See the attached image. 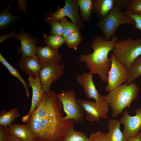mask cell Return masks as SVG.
Wrapping results in <instances>:
<instances>
[{
  "mask_svg": "<svg viewBox=\"0 0 141 141\" xmlns=\"http://www.w3.org/2000/svg\"><path fill=\"white\" fill-rule=\"evenodd\" d=\"M16 33L14 31H13L8 34L2 35L0 37V43L5 40L9 37L15 38L16 34Z\"/></svg>",
  "mask_w": 141,
  "mask_h": 141,
  "instance_id": "cell-35",
  "label": "cell"
},
{
  "mask_svg": "<svg viewBox=\"0 0 141 141\" xmlns=\"http://www.w3.org/2000/svg\"><path fill=\"white\" fill-rule=\"evenodd\" d=\"M93 10L100 19L106 16L117 5V0H94Z\"/></svg>",
  "mask_w": 141,
  "mask_h": 141,
  "instance_id": "cell-17",
  "label": "cell"
},
{
  "mask_svg": "<svg viewBox=\"0 0 141 141\" xmlns=\"http://www.w3.org/2000/svg\"><path fill=\"white\" fill-rule=\"evenodd\" d=\"M8 141H24L10 134Z\"/></svg>",
  "mask_w": 141,
  "mask_h": 141,
  "instance_id": "cell-38",
  "label": "cell"
},
{
  "mask_svg": "<svg viewBox=\"0 0 141 141\" xmlns=\"http://www.w3.org/2000/svg\"><path fill=\"white\" fill-rule=\"evenodd\" d=\"M139 91V86L133 82L129 85L125 83L109 91L105 98L111 108L112 117H118L126 108H130L132 102L137 98Z\"/></svg>",
  "mask_w": 141,
  "mask_h": 141,
  "instance_id": "cell-3",
  "label": "cell"
},
{
  "mask_svg": "<svg viewBox=\"0 0 141 141\" xmlns=\"http://www.w3.org/2000/svg\"><path fill=\"white\" fill-rule=\"evenodd\" d=\"M58 21L61 23L63 28V37L65 39L73 33L80 31V28L72 22L68 21L66 17L60 19Z\"/></svg>",
  "mask_w": 141,
  "mask_h": 141,
  "instance_id": "cell-27",
  "label": "cell"
},
{
  "mask_svg": "<svg viewBox=\"0 0 141 141\" xmlns=\"http://www.w3.org/2000/svg\"><path fill=\"white\" fill-rule=\"evenodd\" d=\"M10 134L8 127L0 125V141H8Z\"/></svg>",
  "mask_w": 141,
  "mask_h": 141,
  "instance_id": "cell-33",
  "label": "cell"
},
{
  "mask_svg": "<svg viewBox=\"0 0 141 141\" xmlns=\"http://www.w3.org/2000/svg\"><path fill=\"white\" fill-rule=\"evenodd\" d=\"M56 96L62 103L64 111L66 114L64 119H73L76 123H83L85 117L84 111L77 102L74 90L61 91L56 94Z\"/></svg>",
  "mask_w": 141,
  "mask_h": 141,
  "instance_id": "cell-6",
  "label": "cell"
},
{
  "mask_svg": "<svg viewBox=\"0 0 141 141\" xmlns=\"http://www.w3.org/2000/svg\"><path fill=\"white\" fill-rule=\"evenodd\" d=\"M43 40L47 45L51 48L58 50L59 48L65 43V39L63 36L57 35H43Z\"/></svg>",
  "mask_w": 141,
  "mask_h": 141,
  "instance_id": "cell-23",
  "label": "cell"
},
{
  "mask_svg": "<svg viewBox=\"0 0 141 141\" xmlns=\"http://www.w3.org/2000/svg\"><path fill=\"white\" fill-rule=\"evenodd\" d=\"M121 124L119 120L112 119H109L108 133L110 141H128V138L121 130Z\"/></svg>",
  "mask_w": 141,
  "mask_h": 141,
  "instance_id": "cell-19",
  "label": "cell"
},
{
  "mask_svg": "<svg viewBox=\"0 0 141 141\" xmlns=\"http://www.w3.org/2000/svg\"><path fill=\"white\" fill-rule=\"evenodd\" d=\"M135 111L136 115L131 116L128 114L127 108H126L119 120L124 125L122 132L128 138L136 136L141 130V107L137 108Z\"/></svg>",
  "mask_w": 141,
  "mask_h": 141,
  "instance_id": "cell-11",
  "label": "cell"
},
{
  "mask_svg": "<svg viewBox=\"0 0 141 141\" xmlns=\"http://www.w3.org/2000/svg\"><path fill=\"white\" fill-rule=\"evenodd\" d=\"M87 136L82 131H77L73 126L67 129L64 133L63 141H89Z\"/></svg>",
  "mask_w": 141,
  "mask_h": 141,
  "instance_id": "cell-22",
  "label": "cell"
},
{
  "mask_svg": "<svg viewBox=\"0 0 141 141\" xmlns=\"http://www.w3.org/2000/svg\"></svg>",
  "mask_w": 141,
  "mask_h": 141,
  "instance_id": "cell-40",
  "label": "cell"
},
{
  "mask_svg": "<svg viewBox=\"0 0 141 141\" xmlns=\"http://www.w3.org/2000/svg\"><path fill=\"white\" fill-rule=\"evenodd\" d=\"M21 70L28 76L36 77L39 76L43 66L36 55L29 57L22 56L18 60Z\"/></svg>",
  "mask_w": 141,
  "mask_h": 141,
  "instance_id": "cell-15",
  "label": "cell"
},
{
  "mask_svg": "<svg viewBox=\"0 0 141 141\" xmlns=\"http://www.w3.org/2000/svg\"><path fill=\"white\" fill-rule=\"evenodd\" d=\"M111 61L110 69L108 73V84L105 90L110 91L127 81L128 70L115 58L113 54L110 57Z\"/></svg>",
  "mask_w": 141,
  "mask_h": 141,
  "instance_id": "cell-8",
  "label": "cell"
},
{
  "mask_svg": "<svg viewBox=\"0 0 141 141\" xmlns=\"http://www.w3.org/2000/svg\"><path fill=\"white\" fill-rule=\"evenodd\" d=\"M89 141H110L108 133H104L98 130L95 132L91 133L89 135Z\"/></svg>",
  "mask_w": 141,
  "mask_h": 141,
  "instance_id": "cell-31",
  "label": "cell"
},
{
  "mask_svg": "<svg viewBox=\"0 0 141 141\" xmlns=\"http://www.w3.org/2000/svg\"><path fill=\"white\" fill-rule=\"evenodd\" d=\"M20 115V113L15 108L11 109L7 112L4 110L1 111L0 125L8 127Z\"/></svg>",
  "mask_w": 141,
  "mask_h": 141,
  "instance_id": "cell-20",
  "label": "cell"
},
{
  "mask_svg": "<svg viewBox=\"0 0 141 141\" xmlns=\"http://www.w3.org/2000/svg\"><path fill=\"white\" fill-rule=\"evenodd\" d=\"M64 64L60 63L47 65L43 66L39 75L44 92L48 93L51 91L52 84L61 77L64 73Z\"/></svg>",
  "mask_w": 141,
  "mask_h": 141,
  "instance_id": "cell-10",
  "label": "cell"
},
{
  "mask_svg": "<svg viewBox=\"0 0 141 141\" xmlns=\"http://www.w3.org/2000/svg\"><path fill=\"white\" fill-rule=\"evenodd\" d=\"M65 39V43L69 48L77 50V46L79 45L83 38L82 34L79 31L73 33Z\"/></svg>",
  "mask_w": 141,
  "mask_h": 141,
  "instance_id": "cell-28",
  "label": "cell"
},
{
  "mask_svg": "<svg viewBox=\"0 0 141 141\" xmlns=\"http://www.w3.org/2000/svg\"><path fill=\"white\" fill-rule=\"evenodd\" d=\"M79 8L77 0H66L64 7L62 8L59 7L56 11L50 12L46 21L50 19L58 21L67 16L71 19L72 22L79 27H83V24L78 12Z\"/></svg>",
  "mask_w": 141,
  "mask_h": 141,
  "instance_id": "cell-9",
  "label": "cell"
},
{
  "mask_svg": "<svg viewBox=\"0 0 141 141\" xmlns=\"http://www.w3.org/2000/svg\"><path fill=\"white\" fill-rule=\"evenodd\" d=\"M123 12L134 21L135 28L141 31V12L137 14L133 13L127 11H124Z\"/></svg>",
  "mask_w": 141,
  "mask_h": 141,
  "instance_id": "cell-32",
  "label": "cell"
},
{
  "mask_svg": "<svg viewBox=\"0 0 141 141\" xmlns=\"http://www.w3.org/2000/svg\"><path fill=\"white\" fill-rule=\"evenodd\" d=\"M125 24L134 25L135 23L119 6L116 5L106 16L96 24L95 26L101 30L106 39L109 40L115 36L118 28Z\"/></svg>",
  "mask_w": 141,
  "mask_h": 141,
  "instance_id": "cell-5",
  "label": "cell"
},
{
  "mask_svg": "<svg viewBox=\"0 0 141 141\" xmlns=\"http://www.w3.org/2000/svg\"><path fill=\"white\" fill-rule=\"evenodd\" d=\"M128 71L129 77L126 82L127 85L133 82L141 75V55L134 60Z\"/></svg>",
  "mask_w": 141,
  "mask_h": 141,
  "instance_id": "cell-24",
  "label": "cell"
},
{
  "mask_svg": "<svg viewBox=\"0 0 141 141\" xmlns=\"http://www.w3.org/2000/svg\"><path fill=\"white\" fill-rule=\"evenodd\" d=\"M34 141H40L36 139V140H34Z\"/></svg>",
  "mask_w": 141,
  "mask_h": 141,
  "instance_id": "cell-39",
  "label": "cell"
},
{
  "mask_svg": "<svg viewBox=\"0 0 141 141\" xmlns=\"http://www.w3.org/2000/svg\"><path fill=\"white\" fill-rule=\"evenodd\" d=\"M51 27V34L63 36V28L60 22L53 19H50L46 21Z\"/></svg>",
  "mask_w": 141,
  "mask_h": 141,
  "instance_id": "cell-29",
  "label": "cell"
},
{
  "mask_svg": "<svg viewBox=\"0 0 141 141\" xmlns=\"http://www.w3.org/2000/svg\"><path fill=\"white\" fill-rule=\"evenodd\" d=\"M128 141H141V130L136 136L128 138Z\"/></svg>",
  "mask_w": 141,
  "mask_h": 141,
  "instance_id": "cell-37",
  "label": "cell"
},
{
  "mask_svg": "<svg viewBox=\"0 0 141 141\" xmlns=\"http://www.w3.org/2000/svg\"><path fill=\"white\" fill-rule=\"evenodd\" d=\"M19 39L21 46L17 53L21 54L24 57H29L37 55V46L35 44L37 41L26 32H20L16 34L14 38Z\"/></svg>",
  "mask_w": 141,
  "mask_h": 141,
  "instance_id": "cell-14",
  "label": "cell"
},
{
  "mask_svg": "<svg viewBox=\"0 0 141 141\" xmlns=\"http://www.w3.org/2000/svg\"><path fill=\"white\" fill-rule=\"evenodd\" d=\"M130 0H117V5L124 9L128 5Z\"/></svg>",
  "mask_w": 141,
  "mask_h": 141,
  "instance_id": "cell-36",
  "label": "cell"
},
{
  "mask_svg": "<svg viewBox=\"0 0 141 141\" xmlns=\"http://www.w3.org/2000/svg\"><path fill=\"white\" fill-rule=\"evenodd\" d=\"M37 55L42 66L60 63L61 56L58 51L47 45L37 46Z\"/></svg>",
  "mask_w": 141,
  "mask_h": 141,
  "instance_id": "cell-16",
  "label": "cell"
},
{
  "mask_svg": "<svg viewBox=\"0 0 141 141\" xmlns=\"http://www.w3.org/2000/svg\"><path fill=\"white\" fill-rule=\"evenodd\" d=\"M93 74L89 72L76 76L77 81L84 88L85 94L88 99H94L95 102H100L105 101V96L102 95L96 88L93 82Z\"/></svg>",
  "mask_w": 141,
  "mask_h": 141,
  "instance_id": "cell-12",
  "label": "cell"
},
{
  "mask_svg": "<svg viewBox=\"0 0 141 141\" xmlns=\"http://www.w3.org/2000/svg\"><path fill=\"white\" fill-rule=\"evenodd\" d=\"M27 2V0H18L17 3V10H21L24 14H26V8Z\"/></svg>",
  "mask_w": 141,
  "mask_h": 141,
  "instance_id": "cell-34",
  "label": "cell"
},
{
  "mask_svg": "<svg viewBox=\"0 0 141 141\" xmlns=\"http://www.w3.org/2000/svg\"><path fill=\"white\" fill-rule=\"evenodd\" d=\"M80 14L84 20L88 22L92 20L91 14L93 8L92 0H77Z\"/></svg>",
  "mask_w": 141,
  "mask_h": 141,
  "instance_id": "cell-21",
  "label": "cell"
},
{
  "mask_svg": "<svg viewBox=\"0 0 141 141\" xmlns=\"http://www.w3.org/2000/svg\"><path fill=\"white\" fill-rule=\"evenodd\" d=\"M0 61L8 69L10 74L18 79L22 83L26 91L27 96L29 98L30 95L28 86L26 83L19 73L18 70L9 64L5 59L0 54Z\"/></svg>",
  "mask_w": 141,
  "mask_h": 141,
  "instance_id": "cell-25",
  "label": "cell"
},
{
  "mask_svg": "<svg viewBox=\"0 0 141 141\" xmlns=\"http://www.w3.org/2000/svg\"><path fill=\"white\" fill-rule=\"evenodd\" d=\"M86 114V119L90 122L98 121L101 119L108 118L107 115L109 106L105 100L98 102L85 99L77 100Z\"/></svg>",
  "mask_w": 141,
  "mask_h": 141,
  "instance_id": "cell-7",
  "label": "cell"
},
{
  "mask_svg": "<svg viewBox=\"0 0 141 141\" xmlns=\"http://www.w3.org/2000/svg\"><path fill=\"white\" fill-rule=\"evenodd\" d=\"M62 104L53 91L44 92L26 124L36 139L40 141H62L66 130L73 126V119H64Z\"/></svg>",
  "mask_w": 141,
  "mask_h": 141,
  "instance_id": "cell-1",
  "label": "cell"
},
{
  "mask_svg": "<svg viewBox=\"0 0 141 141\" xmlns=\"http://www.w3.org/2000/svg\"><path fill=\"white\" fill-rule=\"evenodd\" d=\"M113 51L116 59L129 70L134 60L141 55V38L134 40L129 38L118 41Z\"/></svg>",
  "mask_w": 141,
  "mask_h": 141,
  "instance_id": "cell-4",
  "label": "cell"
},
{
  "mask_svg": "<svg viewBox=\"0 0 141 141\" xmlns=\"http://www.w3.org/2000/svg\"><path fill=\"white\" fill-rule=\"evenodd\" d=\"M28 86L32 87V95L30 109L28 114L23 117L22 119L24 122H27L32 113L35 110L41 100L44 92L39 75L36 77L28 76Z\"/></svg>",
  "mask_w": 141,
  "mask_h": 141,
  "instance_id": "cell-13",
  "label": "cell"
},
{
  "mask_svg": "<svg viewBox=\"0 0 141 141\" xmlns=\"http://www.w3.org/2000/svg\"><path fill=\"white\" fill-rule=\"evenodd\" d=\"M134 14L141 12V0H130L126 7L124 9Z\"/></svg>",
  "mask_w": 141,
  "mask_h": 141,
  "instance_id": "cell-30",
  "label": "cell"
},
{
  "mask_svg": "<svg viewBox=\"0 0 141 141\" xmlns=\"http://www.w3.org/2000/svg\"><path fill=\"white\" fill-rule=\"evenodd\" d=\"M118 40V37L115 36L108 40L105 37L97 35L91 44L93 52L90 54H82L79 58V61L85 63L89 72L99 75L102 82H108V73L111 65L108 55L113 50Z\"/></svg>",
  "mask_w": 141,
  "mask_h": 141,
  "instance_id": "cell-2",
  "label": "cell"
},
{
  "mask_svg": "<svg viewBox=\"0 0 141 141\" xmlns=\"http://www.w3.org/2000/svg\"><path fill=\"white\" fill-rule=\"evenodd\" d=\"M11 1L10 4L4 9L0 14V28H2L13 22L17 16L12 15L9 11L12 3Z\"/></svg>",
  "mask_w": 141,
  "mask_h": 141,
  "instance_id": "cell-26",
  "label": "cell"
},
{
  "mask_svg": "<svg viewBox=\"0 0 141 141\" xmlns=\"http://www.w3.org/2000/svg\"><path fill=\"white\" fill-rule=\"evenodd\" d=\"M8 128L11 134L24 141H34L36 139L26 124L14 123Z\"/></svg>",
  "mask_w": 141,
  "mask_h": 141,
  "instance_id": "cell-18",
  "label": "cell"
}]
</instances>
